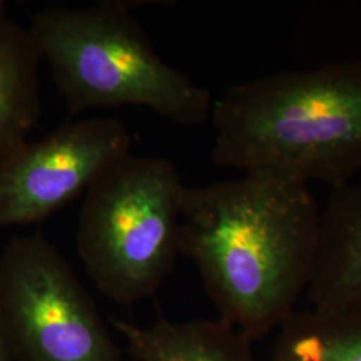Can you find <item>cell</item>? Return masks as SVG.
Listing matches in <instances>:
<instances>
[{
    "label": "cell",
    "mask_w": 361,
    "mask_h": 361,
    "mask_svg": "<svg viewBox=\"0 0 361 361\" xmlns=\"http://www.w3.org/2000/svg\"><path fill=\"white\" fill-rule=\"evenodd\" d=\"M322 209L308 183L271 169L185 186L180 250L219 319L252 341L279 329L310 284Z\"/></svg>",
    "instance_id": "1"
},
{
    "label": "cell",
    "mask_w": 361,
    "mask_h": 361,
    "mask_svg": "<svg viewBox=\"0 0 361 361\" xmlns=\"http://www.w3.org/2000/svg\"><path fill=\"white\" fill-rule=\"evenodd\" d=\"M212 159L336 188L361 171V61L232 85L213 104Z\"/></svg>",
    "instance_id": "2"
},
{
    "label": "cell",
    "mask_w": 361,
    "mask_h": 361,
    "mask_svg": "<svg viewBox=\"0 0 361 361\" xmlns=\"http://www.w3.org/2000/svg\"><path fill=\"white\" fill-rule=\"evenodd\" d=\"M137 1L52 6L35 13L30 31L51 68L67 110L141 106L174 125L210 119V91L169 65L134 16Z\"/></svg>",
    "instance_id": "3"
},
{
    "label": "cell",
    "mask_w": 361,
    "mask_h": 361,
    "mask_svg": "<svg viewBox=\"0 0 361 361\" xmlns=\"http://www.w3.org/2000/svg\"><path fill=\"white\" fill-rule=\"evenodd\" d=\"M185 186L171 161L129 153L87 189L78 255L104 296L134 304L154 295L174 271Z\"/></svg>",
    "instance_id": "4"
},
{
    "label": "cell",
    "mask_w": 361,
    "mask_h": 361,
    "mask_svg": "<svg viewBox=\"0 0 361 361\" xmlns=\"http://www.w3.org/2000/svg\"><path fill=\"white\" fill-rule=\"evenodd\" d=\"M0 310L13 361H121L89 292L42 234L0 255Z\"/></svg>",
    "instance_id": "5"
},
{
    "label": "cell",
    "mask_w": 361,
    "mask_h": 361,
    "mask_svg": "<svg viewBox=\"0 0 361 361\" xmlns=\"http://www.w3.org/2000/svg\"><path fill=\"white\" fill-rule=\"evenodd\" d=\"M133 138L116 118L94 116L65 125L37 141H25L0 158V229L32 225L86 193Z\"/></svg>",
    "instance_id": "6"
},
{
    "label": "cell",
    "mask_w": 361,
    "mask_h": 361,
    "mask_svg": "<svg viewBox=\"0 0 361 361\" xmlns=\"http://www.w3.org/2000/svg\"><path fill=\"white\" fill-rule=\"evenodd\" d=\"M305 295L310 308L361 307V180L329 192Z\"/></svg>",
    "instance_id": "7"
},
{
    "label": "cell",
    "mask_w": 361,
    "mask_h": 361,
    "mask_svg": "<svg viewBox=\"0 0 361 361\" xmlns=\"http://www.w3.org/2000/svg\"><path fill=\"white\" fill-rule=\"evenodd\" d=\"M42 61L30 28L0 0V158L27 141L38 123Z\"/></svg>",
    "instance_id": "8"
},
{
    "label": "cell",
    "mask_w": 361,
    "mask_h": 361,
    "mask_svg": "<svg viewBox=\"0 0 361 361\" xmlns=\"http://www.w3.org/2000/svg\"><path fill=\"white\" fill-rule=\"evenodd\" d=\"M113 324L138 361H257L252 340L221 319L177 323L159 317L147 328Z\"/></svg>",
    "instance_id": "9"
},
{
    "label": "cell",
    "mask_w": 361,
    "mask_h": 361,
    "mask_svg": "<svg viewBox=\"0 0 361 361\" xmlns=\"http://www.w3.org/2000/svg\"><path fill=\"white\" fill-rule=\"evenodd\" d=\"M273 361H361V307L296 310L279 328Z\"/></svg>",
    "instance_id": "10"
},
{
    "label": "cell",
    "mask_w": 361,
    "mask_h": 361,
    "mask_svg": "<svg viewBox=\"0 0 361 361\" xmlns=\"http://www.w3.org/2000/svg\"><path fill=\"white\" fill-rule=\"evenodd\" d=\"M0 361H13L11 352L8 348L6 334L3 328V320H1V310H0Z\"/></svg>",
    "instance_id": "11"
}]
</instances>
